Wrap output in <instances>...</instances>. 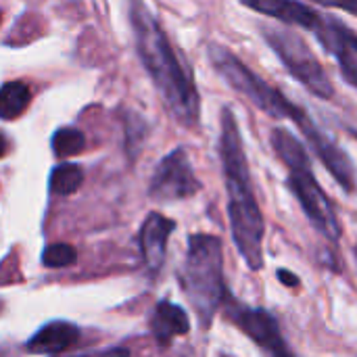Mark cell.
<instances>
[{"label": "cell", "mask_w": 357, "mask_h": 357, "mask_svg": "<svg viewBox=\"0 0 357 357\" xmlns=\"http://www.w3.org/2000/svg\"><path fill=\"white\" fill-rule=\"evenodd\" d=\"M73 261H75V249L63 243L50 245L42 253V264L46 268H65V266H71Z\"/></svg>", "instance_id": "ac0fdd59"}, {"label": "cell", "mask_w": 357, "mask_h": 357, "mask_svg": "<svg viewBox=\"0 0 357 357\" xmlns=\"http://www.w3.org/2000/svg\"><path fill=\"white\" fill-rule=\"evenodd\" d=\"M199 190L201 182L197 180L184 149H176L161 159L149 186V195L155 201H180L197 195Z\"/></svg>", "instance_id": "ba28073f"}, {"label": "cell", "mask_w": 357, "mask_h": 357, "mask_svg": "<svg viewBox=\"0 0 357 357\" xmlns=\"http://www.w3.org/2000/svg\"><path fill=\"white\" fill-rule=\"evenodd\" d=\"M130 21L138 56L153 77L165 109L178 123L195 128L201 115V98L192 73L182 63L167 33L142 0L130 2Z\"/></svg>", "instance_id": "6da1fadb"}, {"label": "cell", "mask_w": 357, "mask_h": 357, "mask_svg": "<svg viewBox=\"0 0 357 357\" xmlns=\"http://www.w3.org/2000/svg\"><path fill=\"white\" fill-rule=\"evenodd\" d=\"M209 61L213 69L220 73V77L236 90L241 96L251 100L259 111L274 119H293L295 123L301 121L305 111L297 105H293L278 88L270 86L266 79H261L255 71H251L234 52H230L222 44H209L207 48Z\"/></svg>", "instance_id": "5b68a950"}, {"label": "cell", "mask_w": 357, "mask_h": 357, "mask_svg": "<svg viewBox=\"0 0 357 357\" xmlns=\"http://www.w3.org/2000/svg\"><path fill=\"white\" fill-rule=\"evenodd\" d=\"M79 337V331L73 324L67 322H52L46 324L38 335L31 337V341L27 343V349L31 354H40V356H50V354H61L67 347H71Z\"/></svg>", "instance_id": "4fadbf2b"}, {"label": "cell", "mask_w": 357, "mask_h": 357, "mask_svg": "<svg viewBox=\"0 0 357 357\" xmlns=\"http://www.w3.org/2000/svg\"><path fill=\"white\" fill-rule=\"evenodd\" d=\"M354 255H356V264H357V247H356V249H354Z\"/></svg>", "instance_id": "603a6c76"}, {"label": "cell", "mask_w": 357, "mask_h": 357, "mask_svg": "<svg viewBox=\"0 0 357 357\" xmlns=\"http://www.w3.org/2000/svg\"><path fill=\"white\" fill-rule=\"evenodd\" d=\"M297 128L301 130V134L305 136V140L310 142L312 151L318 155V159L324 163V167L331 172V176L347 190V192H354L356 188V167H354V161L351 157L328 136L324 134L314 121L312 117L305 113L301 117V121L297 123Z\"/></svg>", "instance_id": "9c48e42d"}, {"label": "cell", "mask_w": 357, "mask_h": 357, "mask_svg": "<svg viewBox=\"0 0 357 357\" xmlns=\"http://www.w3.org/2000/svg\"><path fill=\"white\" fill-rule=\"evenodd\" d=\"M102 357H128V354L126 351H121V349H113V351H109L107 356Z\"/></svg>", "instance_id": "44dd1931"}, {"label": "cell", "mask_w": 357, "mask_h": 357, "mask_svg": "<svg viewBox=\"0 0 357 357\" xmlns=\"http://www.w3.org/2000/svg\"><path fill=\"white\" fill-rule=\"evenodd\" d=\"M261 31L268 46L276 52V56L282 61L287 71L301 86H305L314 96L324 100L335 96V88L320 59L297 31L284 27H270V25H264Z\"/></svg>", "instance_id": "8992f818"}, {"label": "cell", "mask_w": 357, "mask_h": 357, "mask_svg": "<svg viewBox=\"0 0 357 357\" xmlns=\"http://www.w3.org/2000/svg\"><path fill=\"white\" fill-rule=\"evenodd\" d=\"M276 276H278V280H280L284 287H289V289H293V287H299V278H297V274H295V272H289V270H278V272H276Z\"/></svg>", "instance_id": "ffe728a7"}, {"label": "cell", "mask_w": 357, "mask_h": 357, "mask_svg": "<svg viewBox=\"0 0 357 357\" xmlns=\"http://www.w3.org/2000/svg\"><path fill=\"white\" fill-rule=\"evenodd\" d=\"M174 226L176 224L161 213H151L144 220L142 230H140V249L151 270L161 268L165 259V251H167V238L174 232Z\"/></svg>", "instance_id": "7c38bea8"}, {"label": "cell", "mask_w": 357, "mask_h": 357, "mask_svg": "<svg viewBox=\"0 0 357 357\" xmlns=\"http://www.w3.org/2000/svg\"><path fill=\"white\" fill-rule=\"evenodd\" d=\"M270 142L278 159L289 172V188L299 201L303 213L314 224V228L326 236L331 243H339L341 224L337 220L335 207L326 192L322 190L318 178L314 176L312 161L303 142L284 128H276L270 134Z\"/></svg>", "instance_id": "3957f363"}, {"label": "cell", "mask_w": 357, "mask_h": 357, "mask_svg": "<svg viewBox=\"0 0 357 357\" xmlns=\"http://www.w3.org/2000/svg\"><path fill=\"white\" fill-rule=\"evenodd\" d=\"M314 33L320 44L337 59L345 82L357 88V52L347 42V25L337 19H322Z\"/></svg>", "instance_id": "30bf717a"}, {"label": "cell", "mask_w": 357, "mask_h": 357, "mask_svg": "<svg viewBox=\"0 0 357 357\" xmlns=\"http://www.w3.org/2000/svg\"><path fill=\"white\" fill-rule=\"evenodd\" d=\"M220 159L228 190V218L236 249L249 270L264 268V234L266 222L259 209L243 136L234 113L226 107L220 119Z\"/></svg>", "instance_id": "7a4b0ae2"}, {"label": "cell", "mask_w": 357, "mask_h": 357, "mask_svg": "<svg viewBox=\"0 0 357 357\" xmlns=\"http://www.w3.org/2000/svg\"><path fill=\"white\" fill-rule=\"evenodd\" d=\"M226 314L268 357H293L276 318L270 312L230 301L226 305Z\"/></svg>", "instance_id": "52a82bcc"}, {"label": "cell", "mask_w": 357, "mask_h": 357, "mask_svg": "<svg viewBox=\"0 0 357 357\" xmlns=\"http://www.w3.org/2000/svg\"><path fill=\"white\" fill-rule=\"evenodd\" d=\"M318 4H324L328 8H339V10H345L349 15H356L357 17V0H314Z\"/></svg>", "instance_id": "d6986e66"}, {"label": "cell", "mask_w": 357, "mask_h": 357, "mask_svg": "<svg viewBox=\"0 0 357 357\" xmlns=\"http://www.w3.org/2000/svg\"><path fill=\"white\" fill-rule=\"evenodd\" d=\"M84 182V172L79 165L73 163H63L52 169L50 174V190L54 195H71L75 192Z\"/></svg>", "instance_id": "2e32d148"}, {"label": "cell", "mask_w": 357, "mask_h": 357, "mask_svg": "<svg viewBox=\"0 0 357 357\" xmlns=\"http://www.w3.org/2000/svg\"><path fill=\"white\" fill-rule=\"evenodd\" d=\"M188 331H190V322L182 307L169 301H161L157 305L155 316H153V333L159 343L167 345L174 337H182Z\"/></svg>", "instance_id": "5bb4252c"}, {"label": "cell", "mask_w": 357, "mask_h": 357, "mask_svg": "<svg viewBox=\"0 0 357 357\" xmlns=\"http://www.w3.org/2000/svg\"><path fill=\"white\" fill-rule=\"evenodd\" d=\"M245 6L253 8L255 13H261L266 17H274L287 25L312 29L316 31L322 23V15L314 10L312 6L299 2V0H241Z\"/></svg>", "instance_id": "8fae6325"}, {"label": "cell", "mask_w": 357, "mask_h": 357, "mask_svg": "<svg viewBox=\"0 0 357 357\" xmlns=\"http://www.w3.org/2000/svg\"><path fill=\"white\" fill-rule=\"evenodd\" d=\"M184 291L197 310L203 326L213 322L215 312L226 301L224 284V249L213 234H195L188 241V253L182 274Z\"/></svg>", "instance_id": "277c9868"}, {"label": "cell", "mask_w": 357, "mask_h": 357, "mask_svg": "<svg viewBox=\"0 0 357 357\" xmlns=\"http://www.w3.org/2000/svg\"><path fill=\"white\" fill-rule=\"evenodd\" d=\"M84 146H86V138L75 128H61V130H56V134L52 138V149H54L56 157H73V155L82 153Z\"/></svg>", "instance_id": "e0dca14e"}, {"label": "cell", "mask_w": 357, "mask_h": 357, "mask_svg": "<svg viewBox=\"0 0 357 357\" xmlns=\"http://www.w3.org/2000/svg\"><path fill=\"white\" fill-rule=\"evenodd\" d=\"M31 92L23 82H8L0 88V119H17L29 107Z\"/></svg>", "instance_id": "9a60e30c"}, {"label": "cell", "mask_w": 357, "mask_h": 357, "mask_svg": "<svg viewBox=\"0 0 357 357\" xmlns=\"http://www.w3.org/2000/svg\"><path fill=\"white\" fill-rule=\"evenodd\" d=\"M6 146H8V144H6V138H4V136L0 134V157H2L4 153H6Z\"/></svg>", "instance_id": "7402d4cb"}]
</instances>
